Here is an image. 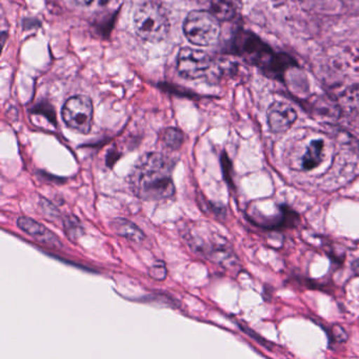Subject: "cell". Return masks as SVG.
Returning a JSON list of instances; mask_svg holds the SVG:
<instances>
[{
	"label": "cell",
	"instance_id": "obj_9",
	"mask_svg": "<svg viewBox=\"0 0 359 359\" xmlns=\"http://www.w3.org/2000/svg\"><path fill=\"white\" fill-rule=\"evenodd\" d=\"M201 9L211 13L219 22L233 20L236 15L235 0H198Z\"/></svg>",
	"mask_w": 359,
	"mask_h": 359
},
{
	"label": "cell",
	"instance_id": "obj_10",
	"mask_svg": "<svg viewBox=\"0 0 359 359\" xmlns=\"http://www.w3.org/2000/svg\"><path fill=\"white\" fill-rule=\"evenodd\" d=\"M110 226L117 235L133 243H140L144 239V232L135 224L126 218H115L111 222Z\"/></svg>",
	"mask_w": 359,
	"mask_h": 359
},
{
	"label": "cell",
	"instance_id": "obj_7",
	"mask_svg": "<svg viewBox=\"0 0 359 359\" xmlns=\"http://www.w3.org/2000/svg\"><path fill=\"white\" fill-rule=\"evenodd\" d=\"M268 125L273 133H285L297 119V113L293 107L285 102H275L269 107Z\"/></svg>",
	"mask_w": 359,
	"mask_h": 359
},
{
	"label": "cell",
	"instance_id": "obj_17",
	"mask_svg": "<svg viewBox=\"0 0 359 359\" xmlns=\"http://www.w3.org/2000/svg\"><path fill=\"white\" fill-rule=\"evenodd\" d=\"M352 270L354 271L355 274L359 275V258L352 262Z\"/></svg>",
	"mask_w": 359,
	"mask_h": 359
},
{
	"label": "cell",
	"instance_id": "obj_14",
	"mask_svg": "<svg viewBox=\"0 0 359 359\" xmlns=\"http://www.w3.org/2000/svg\"><path fill=\"white\" fill-rule=\"evenodd\" d=\"M64 226L65 230H66L67 236L72 241H76L83 234V229L81 226V222H79L76 217H73V216L66 217L64 222Z\"/></svg>",
	"mask_w": 359,
	"mask_h": 359
},
{
	"label": "cell",
	"instance_id": "obj_4",
	"mask_svg": "<svg viewBox=\"0 0 359 359\" xmlns=\"http://www.w3.org/2000/svg\"><path fill=\"white\" fill-rule=\"evenodd\" d=\"M184 241L193 252L208 259L222 262L228 257V252L218 236L205 233L198 224H193L184 230Z\"/></svg>",
	"mask_w": 359,
	"mask_h": 359
},
{
	"label": "cell",
	"instance_id": "obj_8",
	"mask_svg": "<svg viewBox=\"0 0 359 359\" xmlns=\"http://www.w3.org/2000/svg\"><path fill=\"white\" fill-rule=\"evenodd\" d=\"M18 226L39 243L57 249L62 247V241L52 231L32 218L22 216L18 219Z\"/></svg>",
	"mask_w": 359,
	"mask_h": 359
},
{
	"label": "cell",
	"instance_id": "obj_11",
	"mask_svg": "<svg viewBox=\"0 0 359 359\" xmlns=\"http://www.w3.org/2000/svg\"><path fill=\"white\" fill-rule=\"evenodd\" d=\"M323 149L325 142L321 140H313L309 144L306 153L302 158V168L304 171H311L318 167L323 159Z\"/></svg>",
	"mask_w": 359,
	"mask_h": 359
},
{
	"label": "cell",
	"instance_id": "obj_12",
	"mask_svg": "<svg viewBox=\"0 0 359 359\" xmlns=\"http://www.w3.org/2000/svg\"><path fill=\"white\" fill-rule=\"evenodd\" d=\"M342 108L359 115V86L355 85L342 92L339 97Z\"/></svg>",
	"mask_w": 359,
	"mask_h": 359
},
{
	"label": "cell",
	"instance_id": "obj_5",
	"mask_svg": "<svg viewBox=\"0 0 359 359\" xmlns=\"http://www.w3.org/2000/svg\"><path fill=\"white\" fill-rule=\"evenodd\" d=\"M93 102L89 96H73L64 104L62 119L70 129L88 134L93 125Z\"/></svg>",
	"mask_w": 359,
	"mask_h": 359
},
{
	"label": "cell",
	"instance_id": "obj_15",
	"mask_svg": "<svg viewBox=\"0 0 359 359\" xmlns=\"http://www.w3.org/2000/svg\"><path fill=\"white\" fill-rule=\"evenodd\" d=\"M168 270L165 262H157L149 270V275L155 280H163L167 277Z\"/></svg>",
	"mask_w": 359,
	"mask_h": 359
},
{
	"label": "cell",
	"instance_id": "obj_6",
	"mask_svg": "<svg viewBox=\"0 0 359 359\" xmlns=\"http://www.w3.org/2000/svg\"><path fill=\"white\" fill-rule=\"evenodd\" d=\"M211 67V58L205 52L192 48L180 50L177 58V70L187 79L203 77Z\"/></svg>",
	"mask_w": 359,
	"mask_h": 359
},
{
	"label": "cell",
	"instance_id": "obj_13",
	"mask_svg": "<svg viewBox=\"0 0 359 359\" xmlns=\"http://www.w3.org/2000/svg\"><path fill=\"white\" fill-rule=\"evenodd\" d=\"M184 134L175 128H169L163 134V142L171 150H178L184 144Z\"/></svg>",
	"mask_w": 359,
	"mask_h": 359
},
{
	"label": "cell",
	"instance_id": "obj_3",
	"mask_svg": "<svg viewBox=\"0 0 359 359\" xmlns=\"http://www.w3.org/2000/svg\"><path fill=\"white\" fill-rule=\"evenodd\" d=\"M220 31L219 20L205 10L190 12L184 22V33L188 41L201 47L215 45Z\"/></svg>",
	"mask_w": 359,
	"mask_h": 359
},
{
	"label": "cell",
	"instance_id": "obj_16",
	"mask_svg": "<svg viewBox=\"0 0 359 359\" xmlns=\"http://www.w3.org/2000/svg\"><path fill=\"white\" fill-rule=\"evenodd\" d=\"M70 3L74 4L76 6H89L93 0H68Z\"/></svg>",
	"mask_w": 359,
	"mask_h": 359
},
{
	"label": "cell",
	"instance_id": "obj_18",
	"mask_svg": "<svg viewBox=\"0 0 359 359\" xmlns=\"http://www.w3.org/2000/svg\"><path fill=\"white\" fill-rule=\"evenodd\" d=\"M109 1H110V0H98V3H100V5L102 6L107 5Z\"/></svg>",
	"mask_w": 359,
	"mask_h": 359
},
{
	"label": "cell",
	"instance_id": "obj_2",
	"mask_svg": "<svg viewBox=\"0 0 359 359\" xmlns=\"http://www.w3.org/2000/svg\"><path fill=\"white\" fill-rule=\"evenodd\" d=\"M134 28L138 36L150 43H159L167 37L170 22L161 6L147 3L134 15Z\"/></svg>",
	"mask_w": 359,
	"mask_h": 359
},
{
	"label": "cell",
	"instance_id": "obj_1",
	"mask_svg": "<svg viewBox=\"0 0 359 359\" xmlns=\"http://www.w3.org/2000/svg\"><path fill=\"white\" fill-rule=\"evenodd\" d=\"M173 163L161 153L142 156L130 173L128 182L134 195L142 201H163L175 194L172 178Z\"/></svg>",
	"mask_w": 359,
	"mask_h": 359
}]
</instances>
